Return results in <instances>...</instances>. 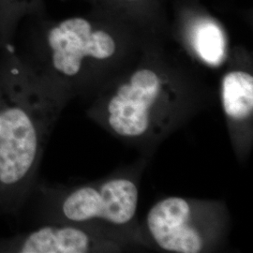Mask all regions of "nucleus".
<instances>
[{"mask_svg": "<svg viewBox=\"0 0 253 253\" xmlns=\"http://www.w3.org/2000/svg\"></svg>", "mask_w": 253, "mask_h": 253, "instance_id": "nucleus-12", "label": "nucleus"}, {"mask_svg": "<svg viewBox=\"0 0 253 253\" xmlns=\"http://www.w3.org/2000/svg\"><path fill=\"white\" fill-rule=\"evenodd\" d=\"M147 227L162 249L177 253H198L204 240L191 224V208L186 200L170 197L159 202L147 215Z\"/></svg>", "mask_w": 253, "mask_h": 253, "instance_id": "nucleus-5", "label": "nucleus"}, {"mask_svg": "<svg viewBox=\"0 0 253 253\" xmlns=\"http://www.w3.org/2000/svg\"><path fill=\"white\" fill-rule=\"evenodd\" d=\"M172 89L168 76L152 67H142L118 85L108 103L110 126L118 135L145 134L152 114Z\"/></svg>", "mask_w": 253, "mask_h": 253, "instance_id": "nucleus-3", "label": "nucleus"}, {"mask_svg": "<svg viewBox=\"0 0 253 253\" xmlns=\"http://www.w3.org/2000/svg\"><path fill=\"white\" fill-rule=\"evenodd\" d=\"M91 9L108 12L141 27L146 32L158 35L170 25L163 0H82Z\"/></svg>", "mask_w": 253, "mask_h": 253, "instance_id": "nucleus-8", "label": "nucleus"}, {"mask_svg": "<svg viewBox=\"0 0 253 253\" xmlns=\"http://www.w3.org/2000/svg\"><path fill=\"white\" fill-rule=\"evenodd\" d=\"M0 208L8 209L18 206L30 186L60 91L30 73L13 44L0 49Z\"/></svg>", "mask_w": 253, "mask_h": 253, "instance_id": "nucleus-2", "label": "nucleus"}, {"mask_svg": "<svg viewBox=\"0 0 253 253\" xmlns=\"http://www.w3.org/2000/svg\"><path fill=\"white\" fill-rule=\"evenodd\" d=\"M138 204L135 184L127 179L110 180L100 187H82L70 193L62 213L73 222L101 218L114 224H126L134 217Z\"/></svg>", "mask_w": 253, "mask_h": 253, "instance_id": "nucleus-4", "label": "nucleus"}, {"mask_svg": "<svg viewBox=\"0 0 253 253\" xmlns=\"http://www.w3.org/2000/svg\"><path fill=\"white\" fill-rule=\"evenodd\" d=\"M93 246L90 235L81 228L52 225L19 235L1 250L20 253H84L91 252Z\"/></svg>", "mask_w": 253, "mask_h": 253, "instance_id": "nucleus-6", "label": "nucleus"}, {"mask_svg": "<svg viewBox=\"0 0 253 253\" xmlns=\"http://www.w3.org/2000/svg\"><path fill=\"white\" fill-rule=\"evenodd\" d=\"M44 13L45 0H0V49L14 43L24 19Z\"/></svg>", "mask_w": 253, "mask_h": 253, "instance_id": "nucleus-10", "label": "nucleus"}, {"mask_svg": "<svg viewBox=\"0 0 253 253\" xmlns=\"http://www.w3.org/2000/svg\"><path fill=\"white\" fill-rule=\"evenodd\" d=\"M17 31L22 50L13 48L20 61L38 79L60 92L81 81L97 65L113 59L120 40L135 32L150 34L94 9L61 20L51 19L47 13L32 15L22 21Z\"/></svg>", "mask_w": 253, "mask_h": 253, "instance_id": "nucleus-1", "label": "nucleus"}, {"mask_svg": "<svg viewBox=\"0 0 253 253\" xmlns=\"http://www.w3.org/2000/svg\"><path fill=\"white\" fill-rule=\"evenodd\" d=\"M221 98L228 118L244 120L253 112V76L242 70L231 71L221 82Z\"/></svg>", "mask_w": 253, "mask_h": 253, "instance_id": "nucleus-9", "label": "nucleus"}, {"mask_svg": "<svg viewBox=\"0 0 253 253\" xmlns=\"http://www.w3.org/2000/svg\"><path fill=\"white\" fill-rule=\"evenodd\" d=\"M1 107H2V93H1V84H0V128H1Z\"/></svg>", "mask_w": 253, "mask_h": 253, "instance_id": "nucleus-11", "label": "nucleus"}, {"mask_svg": "<svg viewBox=\"0 0 253 253\" xmlns=\"http://www.w3.org/2000/svg\"><path fill=\"white\" fill-rule=\"evenodd\" d=\"M179 12L178 23L190 45L206 63L218 65L226 54V34L219 22L202 9L189 7Z\"/></svg>", "mask_w": 253, "mask_h": 253, "instance_id": "nucleus-7", "label": "nucleus"}]
</instances>
